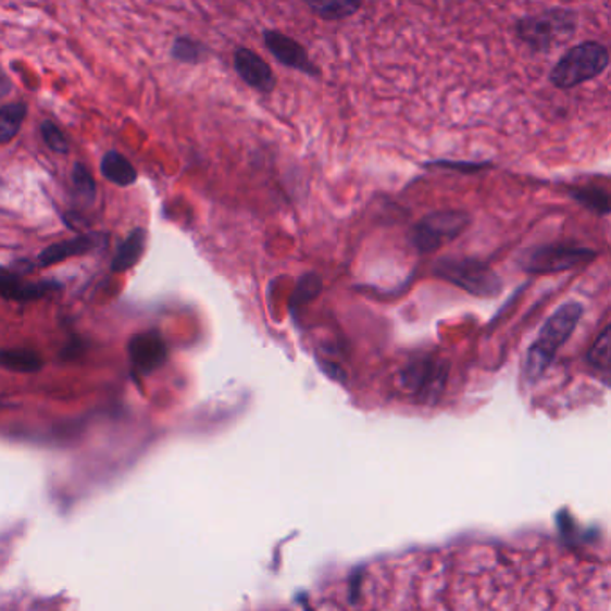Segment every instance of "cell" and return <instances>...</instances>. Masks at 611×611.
Wrapping results in <instances>:
<instances>
[{
	"instance_id": "1",
	"label": "cell",
	"mask_w": 611,
	"mask_h": 611,
	"mask_svg": "<svg viewBox=\"0 0 611 611\" xmlns=\"http://www.w3.org/2000/svg\"><path fill=\"white\" fill-rule=\"evenodd\" d=\"M581 316H583V306L579 301H566L547 320L546 325L541 326L540 334L531 345L525 359L524 373L529 383H535L546 373L550 362L554 361L558 350L576 331Z\"/></svg>"
},
{
	"instance_id": "2",
	"label": "cell",
	"mask_w": 611,
	"mask_h": 611,
	"mask_svg": "<svg viewBox=\"0 0 611 611\" xmlns=\"http://www.w3.org/2000/svg\"><path fill=\"white\" fill-rule=\"evenodd\" d=\"M608 65H610V52L607 47L597 41H585L563 54L558 65L550 72V83L563 90L576 88L583 83L601 76Z\"/></svg>"
},
{
	"instance_id": "3",
	"label": "cell",
	"mask_w": 611,
	"mask_h": 611,
	"mask_svg": "<svg viewBox=\"0 0 611 611\" xmlns=\"http://www.w3.org/2000/svg\"><path fill=\"white\" fill-rule=\"evenodd\" d=\"M577 16L569 10H549L540 15L524 16L516 24L520 40L535 51H550L576 35Z\"/></svg>"
},
{
	"instance_id": "4",
	"label": "cell",
	"mask_w": 611,
	"mask_h": 611,
	"mask_svg": "<svg viewBox=\"0 0 611 611\" xmlns=\"http://www.w3.org/2000/svg\"><path fill=\"white\" fill-rule=\"evenodd\" d=\"M434 273L470 295L494 298L502 290L499 275L477 259H441L434 265Z\"/></svg>"
},
{
	"instance_id": "5",
	"label": "cell",
	"mask_w": 611,
	"mask_h": 611,
	"mask_svg": "<svg viewBox=\"0 0 611 611\" xmlns=\"http://www.w3.org/2000/svg\"><path fill=\"white\" fill-rule=\"evenodd\" d=\"M470 215L461 210L434 212L416 223L411 232V242L420 253H434L458 239L469 228Z\"/></svg>"
},
{
	"instance_id": "6",
	"label": "cell",
	"mask_w": 611,
	"mask_h": 611,
	"mask_svg": "<svg viewBox=\"0 0 611 611\" xmlns=\"http://www.w3.org/2000/svg\"><path fill=\"white\" fill-rule=\"evenodd\" d=\"M447 375H449V366L444 361L433 357H422L419 361L411 362L400 373V386L409 395L419 398L420 402L433 403L444 392Z\"/></svg>"
},
{
	"instance_id": "7",
	"label": "cell",
	"mask_w": 611,
	"mask_h": 611,
	"mask_svg": "<svg viewBox=\"0 0 611 611\" xmlns=\"http://www.w3.org/2000/svg\"><path fill=\"white\" fill-rule=\"evenodd\" d=\"M596 257V251L581 246L550 245L540 246L535 250L525 251L520 260L522 270L527 273H558V271L572 270L576 265L586 264Z\"/></svg>"
},
{
	"instance_id": "8",
	"label": "cell",
	"mask_w": 611,
	"mask_h": 611,
	"mask_svg": "<svg viewBox=\"0 0 611 611\" xmlns=\"http://www.w3.org/2000/svg\"><path fill=\"white\" fill-rule=\"evenodd\" d=\"M128 353L135 372L151 375L167 361V345L159 332H142L132 337Z\"/></svg>"
},
{
	"instance_id": "9",
	"label": "cell",
	"mask_w": 611,
	"mask_h": 611,
	"mask_svg": "<svg viewBox=\"0 0 611 611\" xmlns=\"http://www.w3.org/2000/svg\"><path fill=\"white\" fill-rule=\"evenodd\" d=\"M264 43L267 51L282 63V65L295 68V71L303 72L307 76L320 77V68L312 63L306 47L292 40L290 36L282 35V33L264 32Z\"/></svg>"
},
{
	"instance_id": "10",
	"label": "cell",
	"mask_w": 611,
	"mask_h": 611,
	"mask_svg": "<svg viewBox=\"0 0 611 611\" xmlns=\"http://www.w3.org/2000/svg\"><path fill=\"white\" fill-rule=\"evenodd\" d=\"M234 66L240 79L257 92L271 93L275 90L276 77L271 66L251 49L239 47L234 52Z\"/></svg>"
},
{
	"instance_id": "11",
	"label": "cell",
	"mask_w": 611,
	"mask_h": 611,
	"mask_svg": "<svg viewBox=\"0 0 611 611\" xmlns=\"http://www.w3.org/2000/svg\"><path fill=\"white\" fill-rule=\"evenodd\" d=\"M60 289L62 286L54 280L24 282L16 273L0 271V296L4 300L27 303V301L40 300L49 292Z\"/></svg>"
},
{
	"instance_id": "12",
	"label": "cell",
	"mask_w": 611,
	"mask_h": 611,
	"mask_svg": "<svg viewBox=\"0 0 611 611\" xmlns=\"http://www.w3.org/2000/svg\"><path fill=\"white\" fill-rule=\"evenodd\" d=\"M97 245H99L97 235H77L74 239L62 240V242L46 248L38 257V262L41 267H51L72 257L87 255L90 251L96 250Z\"/></svg>"
},
{
	"instance_id": "13",
	"label": "cell",
	"mask_w": 611,
	"mask_h": 611,
	"mask_svg": "<svg viewBox=\"0 0 611 611\" xmlns=\"http://www.w3.org/2000/svg\"><path fill=\"white\" fill-rule=\"evenodd\" d=\"M101 174L110 184L117 187H132L137 182L135 165L119 151H108L101 160Z\"/></svg>"
},
{
	"instance_id": "14",
	"label": "cell",
	"mask_w": 611,
	"mask_h": 611,
	"mask_svg": "<svg viewBox=\"0 0 611 611\" xmlns=\"http://www.w3.org/2000/svg\"><path fill=\"white\" fill-rule=\"evenodd\" d=\"M144 250H146V229L135 228L132 234L121 242L117 253L112 260L113 273H126L138 264V260L142 259Z\"/></svg>"
},
{
	"instance_id": "15",
	"label": "cell",
	"mask_w": 611,
	"mask_h": 611,
	"mask_svg": "<svg viewBox=\"0 0 611 611\" xmlns=\"http://www.w3.org/2000/svg\"><path fill=\"white\" fill-rule=\"evenodd\" d=\"M27 112L29 107L24 101L8 102L0 107V146H8L18 137Z\"/></svg>"
},
{
	"instance_id": "16",
	"label": "cell",
	"mask_w": 611,
	"mask_h": 611,
	"mask_svg": "<svg viewBox=\"0 0 611 611\" xmlns=\"http://www.w3.org/2000/svg\"><path fill=\"white\" fill-rule=\"evenodd\" d=\"M0 366L15 373H36L43 367V359L29 348L0 350Z\"/></svg>"
},
{
	"instance_id": "17",
	"label": "cell",
	"mask_w": 611,
	"mask_h": 611,
	"mask_svg": "<svg viewBox=\"0 0 611 611\" xmlns=\"http://www.w3.org/2000/svg\"><path fill=\"white\" fill-rule=\"evenodd\" d=\"M317 16L325 21H345L361 10L362 0H306Z\"/></svg>"
},
{
	"instance_id": "18",
	"label": "cell",
	"mask_w": 611,
	"mask_h": 611,
	"mask_svg": "<svg viewBox=\"0 0 611 611\" xmlns=\"http://www.w3.org/2000/svg\"><path fill=\"white\" fill-rule=\"evenodd\" d=\"M209 54V49L201 41L194 40L190 36H178L171 47V57L179 63H189V65H198L204 62V58Z\"/></svg>"
},
{
	"instance_id": "19",
	"label": "cell",
	"mask_w": 611,
	"mask_h": 611,
	"mask_svg": "<svg viewBox=\"0 0 611 611\" xmlns=\"http://www.w3.org/2000/svg\"><path fill=\"white\" fill-rule=\"evenodd\" d=\"M72 185L77 198L83 199L85 203H92L96 199L97 185L90 169L83 162L74 163L72 167Z\"/></svg>"
},
{
	"instance_id": "20",
	"label": "cell",
	"mask_w": 611,
	"mask_h": 611,
	"mask_svg": "<svg viewBox=\"0 0 611 611\" xmlns=\"http://www.w3.org/2000/svg\"><path fill=\"white\" fill-rule=\"evenodd\" d=\"M572 198L594 210L597 214L607 215L610 212V196L599 187H585V189L572 190Z\"/></svg>"
},
{
	"instance_id": "21",
	"label": "cell",
	"mask_w": 611,
	"mask_h": 611,
	"mask_svg": "<svg viewBox=\"0 0 611 611\" xmlns=\"http://www.w3.org/2000/svg\"><path fill=\"white\" fill-rule=\"evenodd\" d=\"M610 331V325L604 326L601 336L597 337V341L594 342V347H591L590 352H588V361L591 362V366L597 367V370H602L604 373L610 372L611 364Z\"/></svg>"
},
{
	"instance_id": "22",
	"label": "cell",
	"mask_w": 611,
	"mask_h": 611,
	"mask_svg": "<svg viewBox=\"0 0 611 611\" xmlns=\"http://www.w3.org/2000/svg\"><path fill=\"white\" fill-rule=\"evenodd\" d=\"M40 133L43 142L47 144V148L51 149L52 153L66 154L71 151V142L58 124L52 123V121H43L40 124Z\"/></svg>"
},
{
	"instance_id": "23",
	"label": "cell",
	"mask_w": 611,
	"mask_h": 611,
	"mask_svg": "<svg viewBox=\"0 0 611 611\" xmlns=\"http://www.w3.org/2000/svg\"><path fill=\"white\" fill-rule=\"evenodd\" d=\"M431 165H436V167L445 169H458V171H463L464 174L477 173V171H483L484 167H489V165H484V163H453V162H434Z\"/></svg>"
},
{
	"instance_id": "24",
	"label": "cell",
	"mask_w": 611,
	"mask_h": 611,
	"mask_svg": "<svg viewBox=\"0 0 611 611\" xmlns=\"http://www.w3.org/2000/svg\"><path fill=\"white\" fill-rule=\"evenodd\" d=\"M11 90H13V83H11L10 76L0 68V99L10 96Z\"/></svg>"
}]
</instances>
